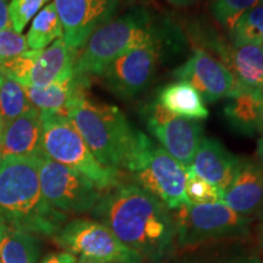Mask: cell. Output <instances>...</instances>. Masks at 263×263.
Segmentation results:
<instances>
[{
	"instance_id": "cell-38",
	"label": "cell",
	"mask_w": 263,
	"mask_h": 263,
	"mask_svg": "<svg viewBox=\"0 0 263 263\" xmlns=\"http://www.w3.org/2000/svg\"><path fill=\"white\" fill-rule=\"evenodd\" d=\"M0 223H2V219H0Z\"/></svg>"
},
{
	"instance_id": "cell-5",
	"label": "cell",
	"mask_w": 263,
	"mask_h": 263,
	"mask_svg": "<svg viewBox=\"0 0 263 263\" xmlns=\"http://www.w3.org/2000/svg\"><path fill=\"white\" fill-rule=\"evenodd\" d=\"M42 149L45 156L83 174L101 190L120 184V172L98 162L70 118L42 114Z\"/></svg>"
},
{
	"instance_id": "cell-26",
	"label": "cell",
	"mask_w": 263,
	"mask_h": 263,
	"mask_svg": "<svg viewBox=\"0 0 263 263\" xmlns=\"http://www.w3.org/2000/svg\"><path fill=\"white\" fill-rule=\"evenodd\" d=\"M262 0H210L213 17L229 33L239 18Z\"/></svg>"
},
{
	"instance_id": "cell-24",
	"label": "cell",
	"mask_w": 263,
	"mask_h": 263,
	"mask_svg": "<svg viewBox=\"0 0 263 263\" xmlns=\"http://www.w3.org/2000/svg\"><path fill=\"white\" fill-rule=\"evenodd\" d=\"M33 108L31 101L26 95L24 85L6 77H0V117L5 124L14 121Z\"/></svg>"
},
{
	"instance_id": "cell-17",
	"label": "cell",
	"mask_w": 263,
	"mask_h": 263,
	"mask_svg": "<svg viewBox=\"0 0 263 263\" xmlns=\"http://www.w3.org/2000/svg\"><path fill=\"white\" fill-rule=\"evenodd\" d=\"M88 83V77L73 74L68 80L57 82L44 88H24L32 106L41 111V114L70 117L76 103L85 95Z\"/></svg>"
},
{
	"instance_id": "cell-15",
	"label": "cell",
	"mask_w": 263,
	"mask_h": 263,
	"mask_svg": "<svg viewBox=\"0 0 263 263\" xmlns=\"http://www.w3.org/2000/svg\"><path fill=\"white\" fill-rule=\"evenodd\" d=\"M222 202L239 213L249 217L263 206V166L254 161L241 160L234 179L223 192Z\"/></svg>"
},
{
	"instance_id": "cell-6",
	"label": "cell",
	"mask_w": 263,
	"mask_h": 263,
	"mask_svg": "<svg viewBox=\"0 0 263 263\" xmlns=\"http://www.w3.org/2000/svg\"><path fill=\"white\" fill-rule=\"evenodd\" d=\"M136 185L155 196L168 210L192 203L185 194L186 168L149 137L127 167Z\"/></svg>"
},
{
	"instance_id": "cell-14",
	"label": "cell",
	"mask_w": 263,
	"mask_h": 263,
	"mask_svg": "<svg viewBox=\"0 0 263 263\" xmlns=\"http://www.w3.org/2000/svg\"><path fill=\"white\" fill-rule=\"evenodd\" d=\"M173 76L192 84L207 103L229 99L236 91L235 78L229 68L201 49H195Z\"/></svg>"
},
{
	"instance_id": "cell-36",
	"label": "cell",
	"mask_w": 263,
	"mask_h": 263,
	"mask_svg": "<svg viewBox=\"0 0 263 263\" xmlns=\"http://www.w3.org/2000/svg\"><path fill=\"white\" fill-rule=\"evenodd\" d=\"M261 127H262V132H263V90L261 91Z\"/></svg>"
},
{
	"instance_id": "cell-39",
	"label": "cell",
	"mask_w": 263,
	"mask_h": 263,
	"mask_svg": "<svg viewBox=\"0 0 263 263\" xmlns=\"http://www.w3.org/2000/svg\"><path fill=\"white\" fill-rule=\"evenodd\" d=\"M262 48H263V44H262Z\"/></svg>"
},
{
	"instance_id": "cell-28",
	"label": "cell",
	"mask_w": 263,
	"mask_h": 263,
	"mask_svg": "<svg viewBox=\"0 0 263 263\" xmlns=\"http://www.w3.org/2000/svg\"><path fill=\"white\" fill-rule=\"evenodd\" d=\"M50 0H11L9 3L12 31L21 34L26 26Z\"/></svg>"
},
{
	"instance_id": "cell-19",
	"label": "cell",
	"mask_w": 263,
	"mask_h": 263,
	"mask_svg": "<svg viewBox=\"0 0 263 263\" xmlns=\"http://www.w3.org/2000/svg\"><path fill=\"white\" fill-rule=\"evenodd\" d=\"M236 82V95L240 91L263 90V48L254 44H232L224 60ZM233 95V97H234Z\"/></svg>"
},
{
	"instance_id": "cell-3",
	"label": "cell",
	"mask_w": 263,
	"mask_h": 263,
	"mask_svg": "<svg viewBox=\"0 0 263 263\" xmlns=\"http://www.w3.org/2000/svg\"><path fill=\"white\" fill-rule=\"evenodd\" d=\"M68 118L98 162L118 172L127 170L147 137L132 126L120 108L87 95L76 103Z\"/></svg>"
},
{
	"instance_id": "cell-8",
	"label": "cell",
	"mask_w": 263,
	"mask_h": 263,
	"mask_svg": "<svg viewBox=\"0 0 263 263\" xmlns=\"http://www.w3.org/2000/svg\"><path fill=\"white\" fill-rule=\"evenodd\" d=\"M39 179L47 202L65 215L91 212L103 194L83 174L55 162L44 154L39 156Z\"/></svg>"
},
{
	"instance_id": "cell-29",
	"label": "cell",
	"mask_w": 263,
	"mask_h": 263,
	"mask_svg": "<svg viewBox=\"0 0 263 263\" xmlns=\"http://www.w3.org/2000/svg\"><path fill=\"white\" fill-rule=\"evenodd\" d=\"M28 50L27 41L12 29L0 31V66Z\"/></svg>"
},
{
	"instance_id": "cell-1",
	"label": "cell",
	"mask_w": 263,
	"mask_h": 263,
	"mask_svg": "<svg viewBox=\"0 0 263 263\" xmlns=\"http://www.w3.org/2000/svg\"><path fill=\"white\" fill-rule=\"evenodd\" d=\"M91 215L143 259L160 263L172 251L176 241L172 213L136 184L107 189Z\"/></svg>"
},
{
	"instance_id": "cell-35",
	"label": "cell",
	"mask_w": 263,
	"mask_h": 263,
	"mask_svg": "<svg viewBox=\"0 0 263 263\" xmlns=\"http://www.w3.org/2000/svg\"><path fill=\"white\" fill-rule=\"evenodd\" d=\"M4 128H5V122L3 121V118L0 117V141H2L3 133H4Z\"/></svg>"
},
{
	"instance_id": "cell-40",
	"label": "cell",
	"mask_w": 263,
	"mask_h": 263,
	"mask_svg": "<svg viewBox=\"0 0 263 263\" xmlns=\"http://www.w3.org/2000/svg\"><path fill=\"white\" fill-rule=\"evenodd\" d=\"M0 263H2V262H0Z\"/></svg>"
},
{
	"instance_id": "cell-32",
	"label": "cell",
	"mask_w": 263,
	"mask_h": 263,
	"mask_svg": "<svg viewBox=\"0 0 263 263\" xmlns=\"http://www.w3.org/2000/svg\"><path fill=\"white\" fill-rule=\"evenodd\" d=\"M166 2L176 6H188L195 2V0H166Z\"/></svg>"
},
{
	"instance_id": "cell-10",
	"label": "cell",
	"mask_w": 263,
	"mask_h": 263,
	"mask_svg": "<svg viewBox=\"0 0 263 263\" xmlns=\"http://www.w3.org/2000/svg\"><path fill=\"white\" fill-rule=\"evenodd\" d=\"M76 51L59 38L43 50H27L0 66V72L24 87L44 88L74 74Z\"/></svg>"
},
{
	"instance_id": "cell-9",
	"label": "cell",
	"mask_w": 263,
	"mask_h": 263,
	"mask_svg": "<svg viewBox=\"0 0 263 263\" xmlns=\"http://www.w3.org/2000/svg\"><path fill=\"white\" fill-rule=\"evenodd\" d=\"M58 245L73 255L105 263H143L140 255L128 249L103 223L87 218L67 222L54 238Z\"/></svg>"
},
{
	"instance_id": "cell-34",
	"label": "cell",
	"mask_w": 263,
	"mask_h": 263,
	"mask_svg": "<svg viewBox=\"0 0 263 263\" xmlns=\"http://www.w3.org/2000/svg\"><path fill=\"white\" fill-rule=\"evenodd\" d=\"M76 263H105V262L98 261V259H93V258L83 257V256H81V257L77 259V262H76Z\"/></svg>"
},
{
	"instance_id": "cell-31",
	"label": "cell",
	"mask_w": 263,
	"mask_h": 263,
	"mask_svg": "<svg viewBox=\"0 0 263 263\" xmlns=\"http://www.w3.org/2000/svg\"><path fill=\"white\" fill-rule=\"evenodd\" d=\"M12 29L9 11V0H0V31Z\"/></svg>"
},
{
	"instance_id": "cell-30",
	"label": "cell",
	"mask_w": 263,
	"mask_h": 263,
	"mask_svg": "<svg viewBox=\"0 0 263 263\" xmlns=\"http://www.w3.org/2000/svg\"><path fill=\"white\" fill-rule=\"evenodd\" d=\"M77 262V258L73 254H70V252H55V254H50L45 256L44 258L42 259L41 263H76Z\"/></svg>"
},
{
	"instance_id": "cell-4",
	"label": "cell",
	"mask_w": 263,
	"mask_h": 263,
	"mask_svg": "<svg viewBox=\"0 0 263 263\" xmlns=\"http://www.w3.org/2000/svg\"><path fill=\"white\" fill-rule=\"evenodd\" d=\"M157 31L150 12L134 9L112 18L90 35L76 57L77 76H100L105 68L124 52L147 44H157Z\"/></svg>"
},
{
	"instance_id": "cell-2",
	"label": "cell",
	"mask_w": 263,
	"mask_h": 263,
	"mask_svg": "<svg viewBox=\"0 0 263 263\" xmlns=\"http://www.w3.org/2000/svg\"><path fill=\"white\" fill-rule=\"evenodd\" d=\"M0 219L11 228L55 238L66 224L65 213L44 199L39 156L3 157L0 162Z\"/></svg>"
},
{
	"instance_id": "cell-27",
	"label": "cell",
	"mask_w": 263,
	"mask_h": 263,
	"mask_svg": "<svg viewBox=\"0 0 263 263\" xmlns=\"http://www.w3.org/2000/svg\"><path fill=\"white\" fill-rule=\"evenodd\" d=\"M185 194L189 201L196 205L222 202L223 200L222 190L197 176L190 167L186 168Z\"/></svg>"
},
{
	"instance_id": "cell-7",
	"label": "cell",
	"mask_w": 263,
	"mask_h": 263,
	"mask_svg": "<svg viewBox=\"0 0 263 263\" xmlns=\"http://www.w3.org/2000/svg\"><path fill=\"white\" fill-rule=\"evenodd\" d=\"M172 216L177 242L185 249L239 238L248 233V217L240 216L223 202L206 205L188 203L173 210Z\"/></svg>"
},
{
	"instance_id": "cell-37",
	"label": "cell",
	"mask_w": 263,
	"mask_h": 263,
	"mask_svg": "<svg viewBox=\"0 0 263 263\" xmlns=\"http://www.w3.org/2000/svg\"><path fill=\"white\" fill-rule=\"evenodd\" d=\"M2 159H3V157H2V155H0V162H2Z\"/></svg>"
},
{
	"instance_id": "cell-23",
	"label": "cell",
	"mask_w": 263,
	"mask_h": 263,
	"mask_svg": "<svg viewBox=\"0 0 263 263\" xmlns=\"http://www.w3.org/2000/svg\"><path fill=\"white\" fill-rule=\"evenodd\" d=\"M64 31L54 3L47 4L33 17L27 33V45L31 50H43L57 39L62 38Z\"/></svg>"
},
{
	"instance_id": "cell-22",
	"label": "cell",
	"mask_w": 263,
	"mask_h": 263,
	"mask_svg": "<svg viewBox=\"0 0 263 263\" xmlns=\"http://www.w3.org/2000/svg\"><path fill=\"white\" fill-rule=\"evenodd\" d=\"M39 257V236L0 223V262L38 263Z\"/></svg>"
},
{
	"instance_id": "cell-20",
	"label": "cell",
	"mask_w": 263,
	"mask_h": 263,
	"mask_svg": "<svg viewBox=\"0 0 263 263\" xmlns=\"http://www.w3.org/2000/svg\"><path fill=\"white\" fill-rule=\"evenodd\" d=\"M157 103L174 116L195 121L209 117V110L201 95L185 81H177L163 87L159 93Z\"/></svg>"
},
{
	"instance_id": "cell-33",
	"label": "cell",
	"mask_w": 263,
	"mask_h": 263,
	"mask_svg": "<svg viewBox=\"0 0 263 263\" xmlns=\"http://www.w3.org/2000/svg\"><path fill=\"white\" fill-rule=\"evenodd\" d=\"M257 155H258L259 161H261L259 163L263 166V132L261 133V138H259L258 144H257Z\"/></svg>"
},
{
	"instance_id": "cell-13",
	"label": "cell",
	"mask_w": 263,
	"mask_h": 263,
	"mask_svg": "<svg viewBox=\"0 0 263 263\" xmlns=\"http://www.w3.org/2000/svg\"><path fill=\"white\" fill-rule=\"evenodd\" d=\"M64 41L77 52L93 33L115 18L120 0H54Z\"/></svg>"
},
{
	"instance_id": "cell-12",
	"label": "cell",
	"mask_w": 263,
	"mask_h": 263,
	"mask_svg": "<svg viewBox=\"0 0 263 263\" xmlns=\"http://www.w3.org/2000/svg\"><path fill=\"white\" fill-rule=\"evenodd\" d=\"M157 59V44L144 45L115 59L100 77L105 87L117 98L133 99L149 87L155 74Z\"/></svg>"
},
{
	"instance_id": "cell-11",
	"label": "cell",
	"mask_w": 263,
	"mask_h": 263,
	"mask_svg": "<svg viewBox=\"0 0 263 263\" xmlns=\"http://www.w3.org/2000/svg\"><path fill=\"white\" fill-rule=\"evenodd\" d=\"M146 126L174 160L185 168L192 166L203 139V127L199 121L174 116L156 101L147 107Z\"/></svg>"
},
{
	"instance_id": "cell-21",
	"label": "cell",
	"mask_w": 263,
	"mask_h": 263,
	"mask_svg": "<svg viewBox=\"0 0 263 263\" xmlns=\"http://www.w3.org/2000/svg\"><path fill=\"white\" fill-rule=\"evenodd\" d=\"M261 91L245 90L229 98L224 106V116L238 133L251 136L262 132Z\"/></svg>"
},
{
	"instance_id": "cell-25",
	"label": "cell",
	"mask_w": 263,
	"mask_h": 263,
	"mask_svg": "<svg viewBox=\"0 0 263 263\" xmlns=\"http://www.w3.org/2000/svg\"><path fill=\"white\" fill-rule=\"evenodd\" d=\"M230 37L233 44H263V0L239 18Z\"/></svg>"
},
{
	"instance_id": "cell-16",
	"label": "cell",
	"mask_w": 263,
	"mask_h": 263,
	"mask_svg": "<svg viewBox=\"0 0 263 263\" xmlns=\"http://www.w3.org/2000/svg\"><path fill=\"white\" fill-rule=\"evenodd\" d=\"M240 162L241 159L230 153L221 141L203 137L190 168L197 176L224 192L234 179Z\"/></svg>"
},
{
	"instance_id": "cell-18",
	"label": "cell",
	"mask_w": 263,
	"mask_h": 263,
	"mask_svg": "<svg viewBox=\"0 0 263 263\" xmlns=\"http://www.w3.org/2000/svg\"><path fill=\"white\" fill-rule=\"evenodd\" d=\"M42 133V114L33 107L5 124L0 141V155L2 157L41 156Z\"/></svg>"
}]
</instances>
